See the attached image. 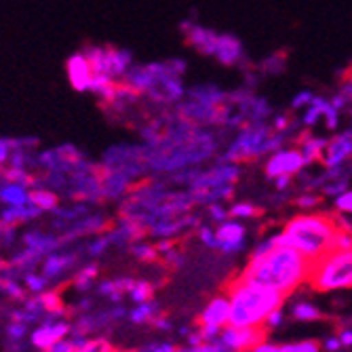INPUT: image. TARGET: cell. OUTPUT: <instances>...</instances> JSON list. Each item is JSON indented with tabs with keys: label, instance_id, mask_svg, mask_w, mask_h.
I'll use <instances>...</instances> for the list:
<instances>
[{
	"label": "cell",
	"instance_id": "1",
	"mask_svg": "<svg viewBox=\"0 0 352 352\" xmlns=\"http://www.w3.org/2000/svg\"><path fill=\"white\" fill-rule=\"evenodd\" d=\"M312 262L292 247H272L260 258H249L247 266L241 270V278L266 285L280 296H292L300 285L308 280Z\"/></svg>",
	"mask_w": 352,
	"mask_h": 352
},
{
	"label": "cell",
	"instance_id": "2",
	"mask_svg": "<svg viewBox=\"0 0 352 352\" xmlns=\"http://www.w3.org/2000/svg\"><path fill=\"white\" fill-rule=\"evenodd\" d=\"M338 232L336 217L323 213H300L285 223V228L274 234V243L292 247L306 260L316 262L331 251L333 236Z\"/></svg>",
	"mask_w": 352,
	"mask_h": 352
},
{
	"label": "cell",
	"instance_id": "3",
	"mask_svg": "<svg viewBox=\"0 0 352 352\" xmlns=\"http://www.w3.org/2000/svg\"><path fill=\"white\" fill-rule=\"evenodd\" d=\"M226 296L230 302V327H264L266 316L280 308L285 302V296L270 289V287L241 276L228 283Z\"/></svg>",
	"mask_w": 352,
	"mask_h": 352
},
{
	"label": "cell",
	"instance_id": "4",
	"mask_svg": "<svg viewBox=\"0 0 352 352\" xmlns=\"http://www.w3.org/2000/svg\"><path fill=\"white\" fill-rule=\"evenodd\" d=\"M287 135L276 133L266 122H247L243 129H239V135L232 140V144L221 154V163H247L253 158H260L264 154H272L278 148H283Z\"/></svg>",
	"mask_w": 352,
	"mask_h": 352
},
{
	"label": "cell",
	"instance_id": "5",
	"mask_svg": "<svg viewBox=\"0 0 352 352\" xmlns=\"http://www.w3.org/2000/svg\"><path fill=\"white\" fill-rule=\"evenodd\" d=\"M241 177V167L234 163H219L207 171H199L195 182L190 184V199L192 203H223L232 199L234 186Z\"/></svg>",
	"mask_w": 352,
	"mask_h": 352
},
{
	"label": "cell",
	"instance_id": "6",
	"mask_svg": "<svg viewBox=\"0 0 352 352\" xmlns=\"http://www.w3.org/2000/svg\"><path fill=\"white\" fill-rule=\"evenodd\" d=\"M308 285L314 292H342L352 289V249L329 251L310 266Z\"/></svg>",
	"mask_w": 352,
	"mask_h": 352
},
{
	"label": "cell",
	"instance_id": "7",
	"mask_svg": "<svg viewBox=\"0 0 352 352\" xmlns=\"http://www.w3.org/2000/svg\"><path fill=\"white\" fill-rule=\"evenodd\" d=\"M95 76H106L118 80L126 70L133 66V55L126 49L118 47H87L80 51Z\"/></svg>",
	"mask_w": 352,
	"mask_h": 352
},
{
	"label": "cell",
	"instance_id": "8",
	"mask_svg": "<svg viewBox=\"0 0 352 352\" xmlns=\"http://www.w3.org/2000/svg\"><path fill=\"white\" fill-rule=\"evenodd\" d=\"M306 163H304V156L298 148H278L276 152H272L268 156V161L264 165V171L270 179L280 177V175H300L304 171Z\"/></svg>",
	"mask_w": 352,
	"mask_h": 352
},
{
	"label": "cell",
	"instance_id": "9",
	"mask_svg": "<svg viewBox=\"0 0 352 352\" xmlns=\"http://www.w3.org/2000/svg\"><path fill=\"white\" fill-rule=\"evenodd\" d=\"M70 331H72V325L63 316H47V318H43L41 325L36 329H32L30 344H32V348H36L38 352H45L55 342L68 338Z\"/></svg>",
	"mask_w": 352,
	"mask_h": 352
},
{
	"label": "cell",
	"instance_id": "10",
	"mask_svg": "<svg viewBox=\"0 0 352 352\" xmlns=\"http://www.w3.org/2000/svg\"><path fill=\"white\" fill-rule=\"evenodd\" d=\"M215 239H217V251L221 255H239L241 251H245L247 245V228L243 221L228 217L226 221L217 223Z\"/></svg>",
	"mask_w": 352,
	"mask_h": 352
},
{
	"label": "cell",
	"instance_id": "11",
	"mask_svg": "<svg viewBox=\"0 0 352 352\" xmlns=\"http://www.w3.org/2000/svg\"><path fill=\"white\" fill-rule=\"evenodd\" d=\"M264 327H230L226 325L219 331V342L228 346L232 352H249L255 344L266 340Z\"/></svg>",
	"mask_w": 352,
	"mask_h": 352
},
{
	"label": "cell",
	"instance_id": "12",
	"mask_svg": "<svg viewBox=\"0 0 352 352\" xmlns=\"http://www.w3.org/2000/svg\"><path fill=\"white\" fill-rule=\"evenodd\" d=\"M179 30H182V34H184L186 45H190L192 49L203 53V55H211L213 57V53L217 49V38H219L217 32L207 30V28H203V25H199L195 21H184L179 25Z\"/></svg>",
	"mask_w": 352,
	"mask_h": 352
},
{
	"label": "cell",
	"instance_id": "13",
	"mask_svg": "<svg viewBox=\"0 0 352 352\" xmlns=\"http://www.w3.org/2000/svg\"><path fill=\"white\" fill-rule=\"evenodd\" d=\"M213 57L223 63V66H241L243 70L249 68L251 63L245 55V49H243V43L234 36V34H219L217 38V49L213 53Z\"/></svg>",
	"mask_w": 352,
	"mask_h": 352
},
{
	"label": "cell",
	"instance_id": "14",
	"mask_svg": "<svg viewBox=\"0 0 352 352\" xmlns=\"http://www.w3.org/2000/svg\"><path fill=\"white\" fill-rule=\"evenodd\" d=\"M228 316H230V302H228L226 292H223L207 302V306L199 314V327L223 329L228 325Z\"/></svg>",
	"mask_w": 352,
	"mask_h": 352
},
{
	"label": "cell",
	"instance_id": "15",
	"mask_svg": "<svg viewBox=\"0 0 352 352\" xmlns=\"http://www.w3.org/2000/svg\"><path fill=\"white\" fill-rule=\"evenodd\" d=\"M350 158H352V129H348L342 135H336L331 142H327L321 163L327 169H336V167H344Z\"/></svg>",
	"mask_w": 352,
	"mask_h": 352
},
{
	"label": "cell",
	"instance_id": "16",
	"mask_svg": "<svg viewBox=\"0 0 352 352\" xmlns=\"http://www.w3.org/2000/svg\"><path fill=\"white\" fill-rule=\"evenodd\" d=\"M78 262V253L74 251H66V253H49L47 258L43 260V266H41V274L51 283V280H57L61 278L63 274H68L74 264Z\"/></svg>",
	"mask_w": 352,
	"mask_h": 352
},
{
	"label": "cell",
	"instance_id": "17",
	"mask_svg": "<svg viewBox=\"0 0 352 352\" xmlns=\"http://www.w3.org/2000/svg\"><path fill=\"white\" fill-rule=\"evenodd\" d=\"M66 70H68V78H70V85L76 89V91H89L91 82H93V70L89 66V61L85 59V55L78 51L74 53L68 61H66Z\"/></svg>",
	"mask_w": 352,
	"mask_h": 352
},
{
	"label": "cell",
	"instance_id": "18",
	"mask_svg": "<svg viewBox=\"0 0 352 352\" xmlns=\"http://www.w3.org/2000/svg\"><path fill=\"white\" fill-rule=\"evenodd\" d=\"M325 148H327V140H325V138L310 135V133H304V135L300 138V146H298V150H300L302 156H304L306 167L321 163V161H323V152H325Z\"/></svg>",
	"mask_w": 352,
	"mask_h": 352
},
{
	"label": "cell",
	"instance_id": "19",
	"mask_svg": "<svg viewBox=\"0 0 352 352\" xmlns=\"http://www.w3.org/2000/svg\"><path fill=\"white\" fill-rule=\"evenodd\" d=\"M0 203L5 207H23L30 203V190L19 184L0 179Z\"/></svg>",
	"mask_w": 352,
	"mask_h": 352
},
{
	"label": "cell",
	"instance_id": "20",
	"mask_svg": "<svg viewBox=\"0 0 352 352\" xmlns=\"http://www.w3.org/2000/svg\"><path fill=\"white\" fill-rule=\"evenodd\" d=\"M43 213L34 207V205H23V207H5L3 213H0V223L3 226H17V223H23V221H32L41 217Z\"/></svg>",
	"mask_w": 352,
	"mask_h": 352
},
{
	"label": "cell",
	"instance_id": "21",
	"mask_svg": "<svg viewBox=\"0 0 352 352\" xmlns=\"http://www.w3.org/2000/svg\"><path fill=\"white\" fill-rule=\"evenodd\" d=\"M158 314H161V306H158L154 300L144 302V304H135L133 310L126 312V316H129V321L133 325H154Z\"/></svg>",
	"mask_w": 352,
	"mask_h": 352
},
{
	"label": "cell",
	"instance_id": "22",
	"mask_svg": "<svg viewBox=\"0 0 352 352\" xmlns=\"http://www.w3.org/2000/svg\"><path fill=\"white\" fill-rule=\"evenodd\" d=\"M30 205H34L41 213L55 211L59 207V197L57 192L49 188H32L30 190Z\"/></svg>",
	"mask_w": 352,
	"mask_h": 352
},
{
	"label": "cell",
	"instance_id": "23",
	"mask_svg": "<svg viewBox=\"0 0 352 352\" xmlns=\"http://www.w3.org/2000/svg\"><path fill=\"white\" fill-rule=\"evenodd\" d=\"M285 68H287V51L272 53L266 59H262L258 66H255V70L266 74V76H278V74L285 72Z\"/></svg>",
	"mask_w": 352,
	"mask_h": 352
},
{
	"label": "cell",
	"instance_id": "24",
	"mask_svg": "<svg viewBox=\"0 0 352 352\" xmlns=\"http://www.w3.org/2000/svg\"><path fill=\"white\" fill-rule=\"evenodd\" d=\"M126 298H129L133 304L150 302L154 298V285L150 280H138V278H133L129 292H126Z\"/></svg>",
	"mask_w": 352,
	"mask_h": 352
},
{
	"label": "cell",
	"instance_id": "25",
	"mask_svg": "<svg viewBox=\"0 0 352 352\" xmlns=\"http://www.w3.org/2000/svg\"><path fill=\"white\" fill-rule=\"evenodd\" d=\"M292 316L296 318V321L312 323V321H318V318H321V310L308 300H300L292 306Z\"/></svg>",
	"mask_w": 352,
	"mask_h": 352
},
{
	"label": "cell",
	"instance_id": "26",
	"mask_svg": "<svg viewBox=\"0 0 352 352\" xmlns=\"http://www.w3.org/2000/svg\"><path fill=\"white\" fill-rule=\"evenodd\" d=\"M327 106H329V100H323V98H312V102H310V104L306 106V110H304L302 124H304V126H312V124H316L318 120H321V116L325 114Z\"/></svg>",
	"mask_w": 352,
	"mask_h": 352
},
{
	"label": "cell",
	"instance_id": "27",
	"mask_svg": "<svg viewBox=\"0 0 352 352\" xmlns=\"http://www.w3.org/2000/svg\"><path fill=\"white\" fill-rule=\"evenodd\" d=\"M98 274H100V266H98V264H89V266L80 268V270L74 274V278H72L74 289H78V292L91 289L93 283H95V278H98Z\"/></svg>",
	"mask_w": 352,
	"mask_h": 352
},
{
	"label": "cell",
	"instance_id": "28",
	"mask_svg": "<svg viewBox=\"0 0 352 352\" xmlns=\"http://www.w3.org/2000/svg\"><path fill=\"white\" fill-rule=\"evenodd\" d=\"M28 329H30V325H25V323H21V321H11L7 323V327H5V333H7V346L9 348H13V346H21V342H23V338L28 336Z\"/></svg>",
	"mask_w": 352,
	"mask_h": 352
},
{
	"label": "cell",
	"instance_id": "29",
	"mask_svg": "<svg viewBox=\"0 0 352 352\" xmlns=\"http://www.w3.org/2000/svg\"><path fill=\"white\" fill-rule=\"evenodd\" d=\"M23 289H28L32 296H41L45 292H49V280L43 274H34V272H28L23 276Z\"/></svg>",
	"mask_w": 352,
	"mask_h": 352
},
{
	"label": "cell",
	"instance_id": "30",
	"mask_svg": "<svg viewBox=\"0 0 352 352\" xmlns=\"http://www.w3.org/2000/svg\"><path fill=\"white\" fill-rule=\"evenodd\" d=\"M260 213V209L255 207L253 203H247V201H241V203H234L230 209H228V217H234V219H251Z\"/></svg>",
	"mask_w": 352,
	"mask_h": 352
},
{
	"label": "cell",
	"instance_id": "31",
	"mask_svg": "<svg viewBox=\"0 0 352 352\" xmlns=\"http://www.w3.org/2000/svg\"><path fill=\"white\" fill-rule=\"evenodd\" d=\"M131 247V253L135 255V258L140 262H154L158 258V251L154 245H148V243H133L129 245Z\"/></svg>",
	"mask_w": 352,
	"mask_h": 352
},
{
	"label": "cell",
	"instance_id": "32",
	"mask_svg": "<svg viewBox=\"0 0 352 352\" xmlns=\"http://www.w3.org/2000/svg\"><path fill=\"white\" fill-rule=\"evenodd\" d=\"M280 352H321V344H318L316 340L292 342V344H283Z\"/></svg>",
	"mask_w": 352,
	"mask_h": 352
},
{
	"label": "cell",
	"instance_id": "33",
	"mask_svg": "<svg viewBox=\"0 0 352 352\" xmlns=\"http://www.w3.org/2000/svg\"><path fill=\"white\" fill-rule=\"evenodd\" d=\"M108 247H110L108 234H98V236H93V241L87 243V255L89 258H98Z\"/></svg>",
	"mask_w": 352,
	"mask_h": 352
},
{
	"label": "cell",
	"instance_id": "34",
	"mask_svg": "<svg viewBox=\"0 0 352 352\" xmlns=\"http://www.w3.org/2000/svg\"><path fill=\"white\" fill-rule=\"evenodd\" d=\"M179 346H175L173 342H148L144 346H140L135 352H177Z\"/></svg>",
	"mask_w": 352,
	"mask_h": 352
},
{
	"label": "cell",
	"instance_id": "35",
	"mask_svg": "<svg viewBox=\"0 0 352 352\" xmlns=\"http://www.w3.org/2000/svg\"><path fill=\"white\" fill-rule=\"evenodd\" d=\"M333 205H336V209H338L340 213L352 215V190L348 188V190L342 192V195H338V197L333 199Z\"/></svg>",
	"mask_w": 352,
	"mask_h": 352
},
{
	"label": "cell",
	"instance_id": "36",
	"mask_svg": "<svg viewBox=\"0 0 352 352\" xmlns=\"http://www.w3.org/2000/svg\"><path fill=\"white\" fill-rule=\"evenodd\" d=\"M199 239L201 243L211 249V251H217V239H215V230L209 228V226H199Z\"/></svg>",
	"mask_w": 352,
	"mask_h": 352
},
{
	"label": "cell",
	"instance_id": "37",
	"mask_svg": "<svg viewBox=\"0 0 352 352\" xmlns=\"http://www.w3.org/2000/svg\"><path fill=\"white\" fill-rule=\"evenodd\" d=\"M283 321H285V312H283V306H280V308L272 310V312L266 316L264 329H266V331H270V329H278V327L283 325Z\"/></svg>",
	"mask_w": 352,
	"mask_h": 352
},
{
	"label": "cell",
	"instance_id": "38",
	"mask_svg": "<svg viewBox=\"0 0 352 352\" xmlns=\"http://www.w3.org/2000/svg\"><path fill=\"white\" fill-rule=\"evenodd\" d=\"M207 213H209V219H211V221H217V223H221V221H226V219H228V209L223 207L221 203H211V205L207 207Z\"/></svg>",
	"mask_w": 352,
	"mask_h": 352
},
{
	"label": "cell",
	"instance_id": "39",
	"mask_svg": "<svg viewBox=\"0 0 352 352\" xmlns=\"http://www.w3.org/2000/svg\"><path fill=\"white\" fill-rule=\"evenodd\" d=\"M331 249H333V251H346V249H352V234L338 230V232H336V236H333V245H331Z\"/></svg>",
	"mask_w": 352,
	"mask_h": 352
},
{
	"label": "cell",
	"instance_id": "40",
	"mask_svg": "<svg viewBox=\"0 0 352 352\" xmlns=\"http://www.w3.org/2000/svg\"><path fill=\"white\" fill-rule=\"evenodd\" d=\"M318 203H321V197H318V195H312V192H306V195H300V197L296 199V205H298L300 209H314V207H318Z\"/></svg>",
	"mask_w": 352,
	"mask_h": 352
},
{
	"label": "cell",
	"instance_id": "41",
	"mask_svg": "<svg viewBox=\"0 0 352 352\" xmlns=\"http://www.w3.org/2000/svg\"><path fill=\"white\" fill-rule=\"evenodd\" d=\"M11 150H13V142L11 140H0V173H3L9 156H11Z\"/></svg>",
	"mask_w": 352,
	"mask_h": 352
},
{
	"label": "cell",
	"instance_id": "42",
	"mask_svg": "<svg viewBox=\"0 0 352 352\" xmlns=\"http://www.w3.org/2000/svg\"><path fill=\"white\" fill-rule=\"evenodd\" d=\"M312 98H314V95L310 91H300L294 98V102H292V108L294 110H302V108H306L312 102Z\"/></svg>",
	"mask_w": 352,
	"mask_h": 352
},
{
	"label": "cell",
	"instance_id": "43",
	"mask_svg": "<svg viewBox=\"0 0 352 352\" xmlns=\"http://www.w3.org/2000/svg\"><path fill=\"white\" fill-rule=\"evenodd\" d=\"M45 352H74V344H72L70 338H63V340L55 342V344H53L49 350H45Z\"/></svg>",
	"mask_w": 352,
	"mask_h": 352
},
{
	"label": "cell",
	"instance_id": "44",
	"mask_svg": "<svg viewBox=\"0 0 352 352\" xmlns=\"http://www.w3.org/2000/svg\"><path fill=\"white\" fill-rule=\"evenodd\" d=\"M249 352H280V344H274V342L262 340L260 344H255Z\"/></svg>",
	"mask_w": 352,
	"mask_h": 352
},
{
	"label": "cell",
	"instance_id": "45",
	"mask_svg": "<svg viewBox=\"0 0 352 352\" xmlns=\"http://www.w3.org/2000/svg\"><path fill=\"white\" fill-rule=\"evenodd\" d=\"M272 182H274V188H276L278 192H285V190H289V188H292L294 177H289V175H280V177H274Z\"/></svg>",
	"mask_w": 352,
	"mask_h": 352
},
{
	"label": "cell",
	"instance_id": "46",
	"mask_svg": "<svg viewBox=\"0 0 352 352\" xmlns=\"http://www.w3.org/2000/svg\"><path fill=\"white\" fill-rule=\"evenodd\" d=\"M340 95L348 102V106H352V76L350 78H344V85L340 89Z\"/></svg>",
	"mask_w": 352,
	"mask_h": 352
},
{
	"label": "cell",
	"instance_id": "47",
	"mask_svg": "<svg viewBox=\"0 0 352 352\" xmlns=\"http://www.w3.org/2000/svg\"><path fill=\"white\" fill-rule=\"evenodd\" d=\"M338 340H340V344H342L344 348H350V346H352V329L344 327V329L338 333Z\"/></svg>",
	"mask_w": 352,
	"mask_h": 352
},
{
	"label": "cell",
	"instance_id": "48",
	"mask_svg": "<svg viewBox=\"0 0 352 352\" xmlns=\"http://www.w3.org/2000/svg\"><path fill=\"white\" fill-rule=\"evenodd\" d=\"M323 348H325L327 352H338V350L342 348V344H340L338 336H331V338H327V340H325Z\"/></svg>",
	"mask_w": 352,
	"mask_h": 352
}]
</instances>
